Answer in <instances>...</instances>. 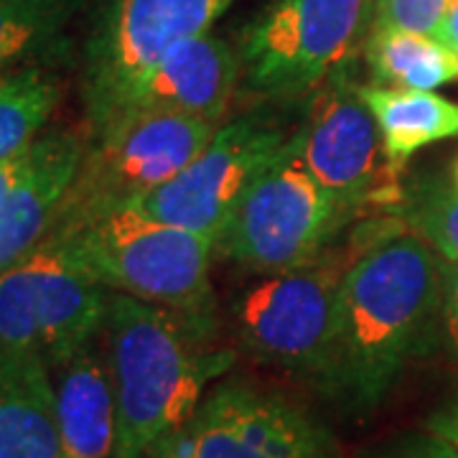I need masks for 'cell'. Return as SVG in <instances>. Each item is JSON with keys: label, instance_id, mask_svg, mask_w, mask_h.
<instances>
[{"label": "cell", "instance_id": "cell-10", "mask_svg": "<svg viewBox=\"0 0 458 458\" xmlns=\"http://www.w3.org/2000/svg\"><path fill=\"white\" fill-rule=\"evenodd\" d=\"M194 458H328V438L303 408L242 377H222L186 423Z\"/></svg>", "mask_w": 458, "mask_h": 458}, {"label": "cell", "instance_id": "cell-22", "mask_svg": "<svg viewBox=\"0 0 458 458\" xmlns=\"http://www.w3.org/2000/svg\"><path fill=\"white\" fill-rule=\"evenodd\" d=\"M13 357H44L29 255L0 273V360Z\"/></svg>", "mask_w": 458, "mask_h": 458}, {"label": "cell", "instance_id": "cell-8", "mask_svg": "<svg viewBox=\"0 0 458 458\" xmlns=\"http://www.w3.org/2000/svg\"><path fill=\"white\" fill-rule=\"evenodd\" d=\"M214 125L174 113H135L92 140L56 227L77 225L102 209L131 204L179 176L209 146Z\"/></svg>", "mask_w": 458, "mask_h": 458}, {"label": "cell", "instance_id": "cell-14", "mask_svg": "<svg viewBox=\"0 0 458 458\" xmlns=\"http://www.w3.org/2000/svg\"><path fill=\"white\" fill-rule=\"evenodd\" d=\"M82 135L44 132L31 148V165L0 209V273L41 245L56 227L82 168Z\"/></svg>", "mask_w": 458, "mask_h": 458}, {"label": "cell", "instance_id": "cell-2", "mask_svg": "<svg viewBox=\"0 0 458 458\" xmlns=\"http://www.w3.org/2000/svg\"><path fill=\"white\" fill-rule=\"evenodd\" d=\"M216 328L219 318L110 295L105 349L117 408L114 458H146L191 420L209 385L232 369L234 352L216 344Z\"/></svg>", "mask_w": 458, "mask_h": 458}, {"label": "cell", "instance_id": "cell-29", "mask_svg": "<svg viewBox=\"0 0 458 458\" xmlns=\"http://www.w3.org/2000/svg\"><path fill=\"white\" fill-rule=\"evenodd\" d=\"M436 38L441 41L443 47L458 54V0H451L448 8H445V16H443L441 26L436 31Z\"/></svg>", "mask_w": 458, "mask_h": 458}, {"label": "cell", "instance_id": "cell-3", "mask_svg": "<svg viewBox=\"0 0 458 458\" xmlns=\"http://www.w3.org/2000/svg\"><path fill=\"white\" fill-rule=\"evenodd\" d=\"M54 229L64 234L74 255L113 293L197 318H216L214 240L153 219L128 204Z\"/></svg>", "mask_w": 458, "mask_h": 458}, {"label": "cell", "instance_id": "cell-16", "mask_svg": "<svg viewBox=\"0 0 458 458\" xmlns=\"http://www.w3.org/2000/svg\"><path fill=\"white\" fill-rule=\"evenodd\" d=\"M0 458H66L44 357L0 360Z\"/></svg>", "mask_w": 458, "mask_h": 458}, {"label": "cell", "instance_id": "cell-5", "mask_svg": "<svg viewBox=\"0 0 458 458\" xmlns=\"http://www.w3.org/2000/svg\"><path fill=\"white\" fill-rule=\"evenodd\" d=\"M354 216L313 179L295 135L265 164L216 242V258L258 276L324 255Z\"/></svg>", "mask_w": 458, "mask_h": 458}, {"label": "cell", "instance_id": "cell-6", "mask_svg": "<svg viewBox=\"0 0 458 458\" xmlns=\"http://www.w3.org/2000/svg\"><path fill=\"white\" fill-rule=\"evenodd\" d=\"M372 26V0H273L240 41V87L252 98H306L342 72Z\"/></svg>", "mask_w": 458, "mask_h": 458}, {"label": "cell", "instance_id": "cell-13", "mask_svg": "<svg viewBox=\"0 0 458 458\" xmlns=\"http://www.w3.org/2000/svg\"><path fill=\"white\" fill-rule=\"evenodd\" d=\"M29 258L41 324V354L51 369H56L102 336L113 291L89 273L56 229L29 252Z\"/></svg>", "mask_w": 458, "mask_h": 458}, {"label": "cell", "instance_id": "cell-21", "mask_svg": "<svg viewBox=\"0 0 458 458\" xmlns=\"http://www.w3.org/2000/svg\"><path fill=\"white\" fill-rule=\"evenodd\" d=\"M394 216L420 234L445 260H458V189L436 179L418 181L394 201Z\"/></svg>", "mask_w": 458, "mask_h": 458}, {"label": "cell", "instance_id": "cell-12", "mask_svg": "<svg viewBox=\"0 0 458 458\" xmlns=\"http://www.w3.org/2000/svg\"><path fill=\"white\" fill-rule=\"evenodd\" d=\"M242 82L240 54L225 38L201 33L165 51L132 87L114 125L135 113H174L225 125ZM105 135V132H102Z\"/></svg>", "mask_w": 458, "mask_h": 458}, {"label": "cell", "instance_id": "cell-9", "mask_svg": "<svg viewBox=\"0 0 458 458\" xmlns=\"http://www.w3.org/2000/svg\"><path fill=\"white\" fill-rule=\"evenodd\" d=\"M288 135L267 114H242L214 132L179 176L128 207L219 242L232 214Z\"/></svg>", "mask_w": 458, "mask_h": 458}, {"label": "cell", "instance_id": "cell-11", "mask_svg": "<svg viewBox=\"0 0 458 458\" xmlns=\"http://www.w3.org/2000/svg\"><path fill=\"white\" fill-rule=\"evenodd\" d=\"M301 156L318 181L346 209L360 212L385 191L379 189L382 140L360 87L336 72L313 92L303 128L295 132Z\"/></svg>", "mask_w": 458, "mask_h": 458}, {"label": "cell", "instance_id": "cell-18", "mask_svg": "<svg viewBox=\"0 0 458 458\" xmlns=\"http://www.w3.org/2000/svg\"><path fill=\"white\" fill-rule=\"evenodd\" d=\"M87 0H0V72L59 56Z\"/></svg>", "mask_w": 458, "mask_h": 458}, {"label": "cell", "instance_id": "cell-19", "mask_svg": "<svg viewBox=\"0 0 458 458\" xmlns=\"http://www.w3.org/2000/svg\"><path fill=\"white\" fill-rule=\"evenodd\" d=\"M367 62L379 87L433 92L458 80V54L428 33L372 31Z\"/></svg>", "mask_w": 458, "mask_h": 458}, {"label": "cell", "instance_id": "cell-25", "mask_svg": "<svg viewBox=\"0 0 458 458\" xmlns=\"http://www.w3.org/2000/svg\"><path fill=\"white\" fill-rule=\"evenodd\" d=\"M443 278V321L448 328V336L458 349V260L441 258Z\"/></svg>", "mask_w": 458, "mask_h": 458}, {"label": "cell", "instance_id": "cell-1", "mask_svg": "<svg viewBox=\"0 0 458 458\" xmlns=\"http://www.w3.org/2000/svg\"><path fill=\"white\" fill-rule=\"evenodd\" d=\"M443 316L441 255L397 216L361 240L342 283L324 393L377 408Z\"/></svg>", "mask_w": 458, "mask_h": 458}, {"label": "cell", "instance_id": "cell-26", "mask_svg": "<svg viewBox=\"0 0 458 458\" xmlns=\"http://www.w3.org/2000/svg\"><path fill=\"white\" fill-rule=\"evenodd\" d=\"M428 430L458 448V382L456 387L443 397L441 405L430 412Z\"/></svg>", "mask_w": 458, "mask_h": 458}, {"label": "cell", "instance_id": "cell-20", "mask_svg": "<svg viewBox=\"0 0 458 458\" xmlns=\"http://www.w3.org/2000/svg\"><path fill=\"white\" fill-rule=\"evenodd\" d=\"M62 99L59 77L44 66H21L0 82V164L21 156L41 138Z\"/></svg>", "mask_w": 458, "mask_h": 458}, {"label": "cell", "instance_id": "cell-28", "mask_svg": "<svg viewBox=\"0 0 458 458\" xmlns=\"http://www.w3.org/2000/svg\"><path fill=\"white\" fill-rule=\"evenodd\" d=\"M146 458H194V451H191V438H189V430L186 426L176 430L174 436H168L164 441H158L150 451H148Z\"/></svg>", "mask_w": 458, "mask_h": 458}, {"label": "cell", "instance_id": "cell-31", "mask_svg": "<svg viewBox=\"0 0 458 458\" xmlns=\"http://www.w3.org/2000/svg\"><path fill=\"white\" fill-rule=\"evenodd\" d=\"M456 189H458V164H456Z\"/></svg>", "mask_w": 458, "mask_h": 458}, {"label": "cell", "instance_id": "cell-17", "mask_svg": "<svg viewBox=\"0 0 458 458\" xmlns=\"http://www.w3.org/2000/svg\"><path fill=\"white\" fill-rule=\"evenodd\" d=\"M360 92L375 117L382 156L393 171H400L420 148L458 138V102L436 92L379 84L360 87Z\"/></svg>", "mask_w": 458, "mask_h": 458}, {"label": "cell", "instance_id": "cell-4", "mask_svg": "<svg viewBox=\"0 0 458 458\" xmlns=\"http://www.w3.org/2000/svg\"><path fill=\"white\" fill-rule=\"evenodd\" d=\"M361 240L354 237L342 250L328 247L313 260L262 276L240 291L232 303V324L242 349L324 390L339 293Z\"/></svg>", "mask_w": 458, "mask_h": 458}, {"label": "cell", "instance_id": "cell-27", "mask_svg": "<svg viewBox=\"0 0 458 458\" xmlns=\"http://www.w3.org/2000/svg\"><path fill=\"white\" fill-rule=\"evenodd\" d=\"M31 148H29V150H23V153L16 156V158H11V161H3V164H0V209L5 207L8 197L13 194V189H16L18 181L23 179V174L29 171V165H31Z\"/></svg>", "mask_w": 458, "mask_h": 458}, {"label": "cell", "instance_id": "cell-15", "mask_svg": "<svg viewBox=\"0 0 458 458\" xmlns=\"http://www.w3.org/2000/svg\"><path fill=\"white\" fill-rule=\"evenodd\" d=\"M51 377L66 458H114L117 408L107 349L95 339L51 369Z\"/></svg>", "mask_w": 458, "mask_h": 458}, {"label": "cell", "instance_id": "cell-24", "mask_svg": "<svg viewBox=\"0 0 458 458\" xmlns=\"http://www.w3.org/2000/svg\"><path fill=\"white\" fill-rule=\"evenodd\" d=\"M377 458H458V448L428 430L397 438Z\"/></svg>", "mask_w": 458, "mask_h": 458}, {"label": "cell", "instance_id": "cell-23", "mask_svg": "<svg viewBox=\"0 0 458 458\" xmlns=\"http://www.w3.org/2000/svg\"><path fill=\"white\" fill-rule=\"evenodd\" d=\"M451 0H372V31H415L436 36Z\"/></svg>", "mask_w": 458, "mask_h": 458}, {"label": "cell", "instance_id": "cell-7", "mask_svg": "<svg viewBox=\"0 0 458 458\" xmlns=\"http://www.w3.org/2000/svg\"><path fill=\"white\" fill-rule=\"evenodd\" d=\"M234 0H102L84 49V107L92 140L120 117L132 87L165 51L209 33Z\"/></svg>", "mask_w": 458, "mask_h": 458}, {"label": "cell", "instance_id": "cell-30", "mask_svg": "<svg viewBox=\"0 0 458 458\" xmlns=\"http://www.w3.org/2000/svg\"><path fill=\"white\" fill-rule=\"evenodd\" d=\"M5 74H8V72H0V82H3V77H5Z\"/></svg>", "mask_w": 458, "mask_h": 458}]
</instances>
